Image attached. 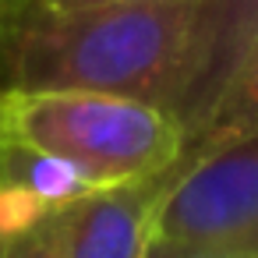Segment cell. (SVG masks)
Listing matches in <instances>:
<instances>
[{
  "instance_id": "ba28073f",
  "label": "cell",
  "mask_w": 258,
  "mask_h": 258,
  "mask_svg": "<svg viewBox=\"0 0 258 258\" xmlns=\"http://www.w3.org/2000/svg\"><path fill=\"white\" fill-rule=\"evenodd\" d=\"M43 8H78V4H106V0H32Z\"/></svg>"
},
{
  "instance_id": "9c48e42d",
  "label": "cell",
  "mask_w": 258,
  "mask_h": 258,
  "mask_svg": "<svg viewBox=\"0 0 258 258\" xmlns=\"http://www.w3.org/2000/svg\"><path fill=\"white\" fill-rule=\"evenodd\" d=\"M29 0H0V11L4 15H11V11H18V8H25Z\"/></svg>"
},
{
  "instance_id": "30bf717a",
  "label": "cell",
  "mask_w": 258,
  "mask_h": 258,
  "mask_svg": "<svg viewBox=\"0 0 258 258\" xmlns=\"http://www.w3.org/2000/svg\"><path fill=\"white\" fill-rule=\"evenodd\" d=\"M0 22H4V11H0Z\"/></svg>"
},
{
  "instance_id": "6da1fadb",
  "label": "cell",
  "mask_w": 258,
  "mask_h": 258,
  "mask_svg": "<svg viewBox=\"0 0 258 258\" xmlns=\"http://www.w3.org/2000/svg\"><path fill=\"white\" fill-rule=\"evenodd\" d=\"M195 0L29 4L0 22V89L96 92L170 113L184 78Z\"/></svg>"
},
{
  "instance_id": "7a4b0ae2",
  "label": "cell",
  "mask_w": 258,
  "mask_h": 258,
  "mask_svg": "<svg viewBox=\"0 0 258 258\" xmlns=\"http://www.w3.org/2000/svg\"><path fill=\"white\" fill-rule=\"evenodd\" d=\"M0 145L64 159L99 187L159 177L187 152L184 127L152 103L50 89H0Z\"/></svg>"
},
{
  "instance_id": "3957f363",
  "label": "cell",
  "mask_w": 258,
  "mask_h": 258,
  "mask_svg": "<svg viewBox=\"0 0 258 258\" xmlns=\"http://www.w3.org/2000/svg\"><path fill=\"white\" fill-rule=\"evenodd\" d=\"M152 244L258 254V142L223 135L184 152L152 216Z\"/></svg>"
},
{
  "instance_id": "277c9868",
  "label": "cell",
  "mask_w": 258,
  "mask_h": 258,
  "mask_svg": "<svg viewBox=\"0 0 258 258\" xmlns=\"http://www.w3.org/2000/svg\"><path fill=\"white\" fill-rule=\"evenodd\" d=\"M254 68L258 0H195L184 78L170 103L187 152L223 135L254 131Z\"/></svg>"
},
{
  "instance_id": "5b68a950",
  "label": "cell",
  "mask_w": 258,
  "mask_h": 258,
  "mask_svg": "<svg viewBox=\"0 0 258 258\" xmlns=\"http://www.w3.org/2000/svg\"><path fill=\"white\" fill-rule=\"evenodd\" d=\"M173 170L117 187H99L57 216L64 258H145L152 216Z\"/></svg>"
},
{
  "instance_id": "8992f818",
  "label": "cell",
  "mask_w": 258,
  "mask_h": 258,
  "mask_svg": "<svg viewBox=\"0 0 258 258\" xmlns=\"http://www.w3.org/2000/svg\"><path fill=\"white\" fill-rule=\"evenodd\" d=\"M0 258H64V244H60V230H57V219L22 233V237H11L0 244Z\"/></svg>"
},
{
  "instance_id": "52a82bcc",
  "label": "cell",
  "mask_w": 258,
  "mask_h": 258,
  "mask_svg": "<svg viewBox=\"0 0 258 258\" xmlns=\"http://www.w3.org/2000/svg\"><path fill=\"white\" fill-rule=\"evenodd\" d=\"M145 258H258L251 251H202V247H170V244H152Z\"/></svg>"
}]
</instances>
